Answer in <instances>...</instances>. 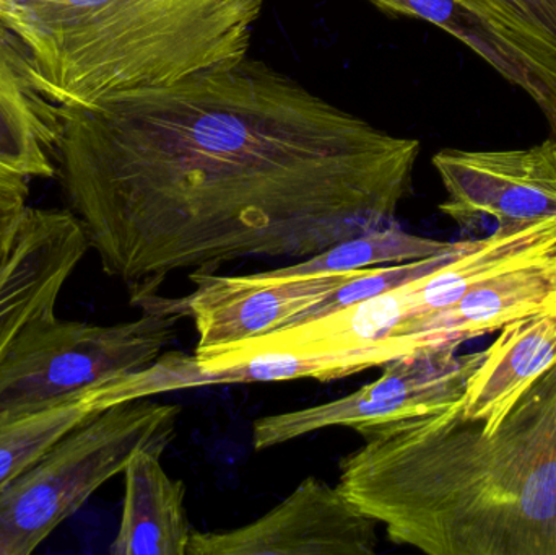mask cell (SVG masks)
Masks as SVG:
<instances>
[{"mask_svg": "<svg viewBox=\"0 0 556 555\" xmlns=\"http://www.w3.org/2000/svg\"><path fill=\"white\" fill-rule=\"evenodd\" d=\"M64 117L62 189L132 299L169 274L309 260L392 224L421 152L251 55Z\"/></svg>", "mask_w": 556, "mask_h": 555, "instance_id": "1", "label": "cell"}, {"mask_svg": "<svg viewBox=\"0 0 556 555\" xmlns=\"http://www.w3.org/2000/svg\"><path fill=\"white\" fill-rule=\"evenodd\" d=\"M339 488L389 540L430 555H556V365L495 432L447 409L358 427Z\"/></svg>", "mask_w": 556, "mask_h": 555, "instance_id": "2", "label": "cell"}, {"mask_svg": "<svg viewBox=\"0 0 556 555\" xmlns=\"http://www.w3.org/2000/svg\"><path fill=\"white\" fill-rule=\"evenodd\" d=\"M264 0H0L64 110L165 87L250 55Z\"/></svg>", "mask_w": 556, "mask_h": 555, "instance_id": "3", "label": "cell"}, {"mask_svg": "<svg viewBox=\"0 0 556 555\" xmlns=\"http://www.w3.org/2000/svg\"><path fill=\"white\" fill-rule=\"evenodd\" d=\"M178 417V406L143 398L108 407L65 433L0 492V555L35 553L101 485L123 475L134 453H165Z\"/></svg>", "mask_w": 556, "mask_h": 555, "instance_id": "4", "label": "cell"}, {"mask_svg": "<svg viewBox=\"0 0 556 555\" xmlns=\"http://www.w3.org/2000/svg\"><path fill=\"white\" fill-rule=\"evenodd\" d=\"M134 321L101 326L61 319L55 308L26 325L0 367V409L39 406L150 367L188 316L182 300L146 295Z\"/></svg>", "mask_w": 556, "mask_h": 555, "instance_id": "5", "label": "cell"}, {"mask_svg": "<svg viewBox=\"0 0 556 555\" xmlns=\"http://www.w3.org/2000/svg\"><path fill=\"white\" fill-rule=\"evenodd\" d=\"M456 345L427 349L382 365L378 380L355 393L306 409L261 417L253 424L256 452L332 427L394 422L438 413L463 400L482 352L459 354Z\"/></svg>", "mask_w": 556, "mask_h": 555, "instance_id": "6", "label": "cell"}, {"mask_svg": "<svg viewBox=\"0 0 556 555\" xmlns=\"http://www.w3.org/2000/svg\"><path fill=\"white\" fill-rule=\"evenodd\" d=\"M431 162L446 191L440 211L460 227L476 228L485 218L526 225L556 217L554 137L529 149H443Z\"/></svg>", "mask_w": 556, "mask_h": 555, "instance_id": "7", "label": "cell"}, {"mask_svg": "<svg viewBox=\"0 0 556 555\" xmlns=\"http://www.w3.org/2000/svg\"><path fill=\"white\" fill-rule=\"evenodd\" d=\"M378 521L337 485L306 478L260 520L222 533L192 531L188 555H371Z\"/></svg>", "mask_w": 556, "mask_h": 555, "instance_id": "8", "label": "cell"}, {"mask_svg": "<svg viewBox=\"0 0 556 555\" xmlns=\"http://www.w3.org/2000/svg\"><path fill=\"white\" fill-rule=\"evenodd\" d=\"M362 270L301 277L227 276L215 270L189 274L194 290L182 303L198 331L195 357L290 325Z\"/></svg>", "mask_w": 556, "mask_h": 555, "instance_id": "9", "label": "cell"}, {"mask_svg": "<svg viewBox=\"0 0 556 555\" xmlns=\"http://www.w3.org/2000/svg\"><path fill=\"white\" fill-rule=\"evenodd\" d=\"M88 250L74 212L28 205L15 244L0 266V367L26 325L55 308Z\"/></svg>", "mask_w": 556, "mask_h": 555, "instance_id": "10", "label": "cell"}, {"mask_svg": "<svg viewBox=\"0 0 556 555\" xmlns=\"http://www.w3.org/2000/svg\"><path fill=\"white\" fill-rule=\"evenodd\" d=\"M64 124V108L0 25V188L29 192L33 179L58 175Z\"/></svg>", "mask_w": 556, "mask_h": 555, "instance_id": "11", "label": "cell"}, {"mask_svg": "<svg viewBox=\"0 0 556 555\" xmlns=\"http://www.w3.org/2000/svg\"><path fill=\"white\" fill-rule=\"evenodd\" d=\"M554 305L556 251H551L480 280L453 308L417 323L405 336L424 349L460 348Z\"/></svg>", "mask_w": 556, "mask_h": 555, "instance_id": "12", "label": "cell"}, {"mask_svg": "<svg viewBox=\"0 0 556 555\" xmlns=\"http://www.w3.org/2000/svg\"><path fill=\"white\" fill-rule=\"evenodd\" d=\"M556 365V305L509 323L470 377L463 416L495 432L519 398Z\"/></svg>", "mask_w": 556, "mask_h": 555, "instance_id": "13", "label": "cell"}, {"mask_svg": "<svg viewBox=\"0 0 556 555\" xmlns=\"http://www.w3.org/2000/svg\"><path fill=\"white\" fill-rule=\"evenodd\" d=\"M389 15L424 20L472 49L506 81L521 88L556 127V68L457 0H368Z\"/></svg>", "mask_w": 556, "mask_h": 555, "instance_id": "14", "label": "cell"}, {"mask_svg": "<svg viewBox=\"0 0 556 555\" xmlns=\"http://www.w3.org/2000/svg\"><path fill=\"white\" fill-rule=\"evenodd\" d=\"M162 452L139 450L124 468V502L113 555H188L192 528L186 485L162 465Z\"/></svg>", "mask_w": 556, "mask_h": 555, "instance_id": "15", "label": "cell"}, {"mask_svg": "<svg viewBox=\"0 0 556 555\" xmlns=\"http://www.w3.org/2000/svg\"><path fill=\"white\" fill-rule=\"evenodd\" d=\"M94 388L39 406L0 409V492L94 414Z\"/></svg>", "mask_w": 556, "mask_h": 555, "instance_id": "16", "label": "cell"}, {"mask_svg": "<svg viewBox=\"0 0 556 555\" xmlns=\"http://www.w3.org/2000/svg\"><path fill=\"white\" fill-rule=\"evenodd\" d=\"M451 247L453 243L450 241L431 240L408 234L392 222L384 227L372 228L336 247L327 248L309 260L269 270V274L277 277H301L350 273L425 260L444 253Z\"/></svg>", "mask_w": 556, "mask_h": 555, "instance_id": "17", "label": "cell"}, {"mask_svg": "<svg viewBox=\"0 0 556 555\" xmlns=\"http://www.w3.org/2000/svg\"><path fill=\"white\" fill-rule=\"evenodd\" d=\"M556 68V0H457Z\"/></svg>", "mask_w": 556, "mask_h": 555, "instance_id": "18", "label": "cell"}, {"mask_svg": "<svg viewBox=\"0 0 556 555\" xmlns=\"http://www.w3.org/2000/svg\"><path fill=\"white\" fill-rule=\"evenodd\" d=\"M457 250V241L453 243L450 250L437 256L425 257V260L408 261V263L391 264V266L369 267L363 269L358 276L353 277L349 282L330 293L323 303L301 313L290 325H300V323L313 321V319L323 318L330 313L339 312L346 306L355 305L363 300L371 297L381 295L389 290L405 286L418 277L427 276L433 273L438 267L446 264L454 256ZM288 326V325H287Z\"/></svg>", "mask_w": 556, "mask_h": 555, "instance_id": "19", "label": "cell"}, {"mask_svg": "<svg viewBox=\"0 0 556 555\" xmlns=\"http://www.w3.org/2000/svg\"><path fill=\"white\" fill-rule=\"evenodd\" d=\"M28 192L0 188V266L9 257L25 217Z\"/></svg>", "mask_w": 556, "mask_h": 555, "instance_id": "20", "label": "cell"}]
</instances>
